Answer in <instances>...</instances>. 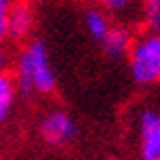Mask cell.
<instances>
[{
  "instance_id": "6da1fadb",
  "label": "cell",
  "mask_w": 160,
  "mask_h": 160,
  "mask_svg": "<svg viewBox=\"0 0 160 160\" xmlns=\"http://www.w3.org/2000/svg\"><path fill=\"white\" fill-rule=\"evenodd\" d=\"M15 80L25 95H51L57 88L55 72L42 40H30L19 51L15 59Z\"/></svg>"
},
{
  "instance_id": "7a4b0ae2",
  "label": "cell",
  "mask_w": 160,
  "mask_h": 160,
  "mask_svg": "<svg viewBox=\"0 0 160 160\" xmlns=\"http://www.w3.org/2000/svg\"><path fill=\"white\" fill-rule=\"evenodd\" d=\"M128 72L139 87H152L160 80V34L143 32L128 53Z\"/></svg>"
},
{
  "instance_id": "3957f363",
  "label": "cell",
  "mask_w": 160,
  "mask_h": 160,
  "mask_svg": "<svg viewBox=\"0 0 160 160\" xmlns=\"http://www.w3.org/2000/svg\"><path fill=\"white\" fill-rule=\"evenodd\" d=\"M38 135L47 145L63 148V145L72 143L76 139L78 127H76L74 118L65 110L53 108V110L42 114V118L38 122Z\"/></svg>"
},
{
  "instance_id": "277c9868",
  "label": "cell",
  "mask_w": 160,
  "mask_h": 160,
  "mask_svg": "<svg viewBox=\"0 0 160 160\" xmlns=\"http://www.w3.org/2000/svg\"><path fill=\"white\" fill-rule=\"evenodd\" d=\"M139 160H160V110L145 108L135 118Z\"/></svg>"
},
{
  "instance_id": "5b68a950",
  "label": "cell",
  "mask_w": 160,
  "mask_h": 160,
  "mask_svg": "<svg viewBox=\"0 0 160 160\" xmlns=\"http://www.w3.org/2000/svg\"><path fill=\"white\" fill-rule=\"evenodd\" d=\"M34 13L25 2H15L4 19H0V32L11 40H23L32 32Z\"/></svg>"
},
{
  "instance_id": "8992f818",
  "label": "cell",
  "mask_w": 160,
  "mask_h": 160,
  "mask_svg": "<svg viewBox=\"0 0 160 160\" xmlns=\"http://www.w3.org/2000/svg\"><path fill=\"white\" fill-rule=\"evenodd\" d=\"M133 34L128 32V28L124 25H114L112 32L105 36V40L101 42V51H103L105 57L110 59H122V57L131 53V47H133Z\"/></svg>"
},
{
  "instance_id": "52a82bcc",
  "label": "cell",
  "mask_w": 160,
  "mask_h": 160,
  "mask_svg": "<svg viewBox=\"0 0 160 160\" xmlns=\"http://www.w3.org/2000/svg\"><path fill=\"white\" fill-rule=\"evenodd\" d=\"M84 28H87V34L91 38L95 40V42H103L105 36L112 32V21H110V17L105 13L103 8L99 7H91L84 11Z\"/></svg>"
},
{
  "instance_id": "ba28073f",
  "label": "cell",
  "mask_w": 160,
  "mask_h": 160,
  "mask_svg": "<svg viewBox=\"0 0 160 160\" xmlns=\"http://www.w3.org/2000/svg\"><path fill=\"white\" fill-rule=\"evenodd\" d=\"M17 80L8 74L0 76V120H7L17 101Z\"/></svg>"
},
{
  "instance_id": "9c48e42d",
  "label": "cell",
  "mask_w": 160,
  "mask_h": 160,
  "mask_svg": "<svg viewBox=\"0 0 160 160\" xmlns=\"http://www.w3.org/2000/svg\"><path fill=\"white\" fill-rule=\"evenodd\" d=\"M139 15L150 32L160 30V0H141L139 2Z\"/></svg>"
},
{
  "instance_id": "30bf717a",
  "label": "cell",
  "mask_w": 160,
  "mask_h": 160,
  "mask_svg": "<svg viewBox=\"0 0 160 160\" xmlns=\"http://www.w3.org/2000/svg\"><path fill=\"white\" fill-rule=\"evenodd\" d=\"M95 2L105 13H116V15L128 13L133 8V0H95Z\"/></svg>"
},
{
  "instance_id": "8fae6325",
  "label": "cell",
  "mask_w": 160,
  "mask_h": 160,
  "mask_svg": "<svg viewBox=\"0 0 160 160\" xmlns=\"http://www.w3.org/2000/svg\"><path fill=\"white\" fill-rule=\"evenodd\" d=\"M13 0H0V19H4V17L8 15V11L13 8Z\"/></svg>"
},
{
  "instance_id": "7c38bea8",
  "label": "cell",
  "mask_w": 160,
  "mask_h": 160,
  "mask_svg": "<svg viewBox=\"0 0 160 160\" xmlns=\"http://www.w3.org/2000/svg\"><path fill=\"white\" fill-rule=\"evenodd\" d=\"M19 2H25V4H28V2H30V0H19Z\"/></svg>"
},
{
  "instance_id": "4fadbf2b",
  "label": "cell",
  "mask_w": 160,
  "mask_h": 160,
  "mask_svg": "<svg viewBox=\"0 0 160 160\" xmlns=\"http://www.w3.org/2000/svg\"><path fill=\"white\" fill-rule=\"evenodd\" d=\"M101 160H112V158H101Z\"/></svg>"
},
{
  "instance_id": "5bb4252c",
  "label": "cell",
  "mask_w": 160,
  "mask_h": 160,
  "mask_svg": "<svg viewBox=\"0 0 160 160\" xmlns=\"http://www.w3.org/2000/svg\"><path fill=\"white\" fill-rule=\"evenodd\" d=\"M158 34H160V30H158Z\"/></svg>"
}]
</instances>
